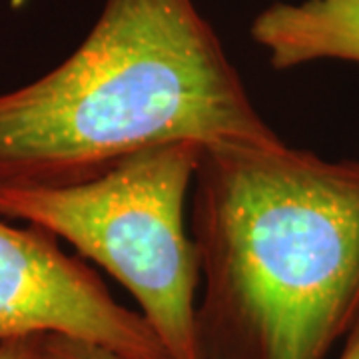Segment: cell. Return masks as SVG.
I'll use <instances>...</instances> for the list:
<instances>
[{"label": "cell", "mask_w": 359, "mask_h": 359, "mask_svg": "<svg viewBox=\"0 0 359 359\" xmlns=\"http://www.w3.org/2000/svg\"><path fill=\"white\" fill-rule=\"evenodd\" d=\"M174 142L283 140L194 0H106L62 65L0 94V192L76 186Z\"/></svg>", "instance_id": "6da1fadb"}, {"label": "cell", "mask_w": 359, "mask_h": 359, "mask_svg": "<svg viewBox=\"0 0 359 359\" xmlns=\"http://www.w3.org/2000/svg\"><path fill=\"white\" fill-rule=\"evenodd\" d=\"M192 242L204 359H327L359 325V160L204 148Z\"/></svg>", "instance_id": "7a4b0ae2"}, {"label": "cell", "mask_w": 359, "mask_h": 359, "mask_svg": "<svg viewBox=\"0 0 359 359\" xmlns=\"http://www.w3.org/2000/svg\"><path fill=\"white\" fill-rule=\"evenodd\" d=\"M202 152L200 144L174 142L76 186L0 192V218L28 222L74 245L128 290L170 359H204L200 266L184 222Z\"/></svg>", "instance_id": "3957f363"}, {"label": "cell", "mask_w": 359, "mask_h": 359, "mask_svg": "<svg viewBox=\"0 0 359 359\" xmlns=\"http://www.w3.org/2000/svg\"><path fill=\"white\" fill-rule=\"evenodd\" d=\"M58 334L120 359H170L146 318L118 304L96 269L39 226L0 219V346Z\"/></svg>", "instance_id": "277c9868"}, {"label": "cell", "mask_w": 359, "mask_h": 359, "mask_svg": "<svg viewBox=\"0 0 359 359\" xmlns=\"http://www.w3.org/2000/svg\"><path fill=\"white\" fill-rule=\"evenodd\" d=\"M250 32L276 70L327 58L359 62V0L276 2L257 14Z\"/></svg>", "instance_id": "5b68a950"}, {"label": "cell", "mask_w": 359, "mask_h": 359, "mask_svg": "<svg viewBox=\"0 0 359 359\" xmlns=\"http://www.w3.org/2000/svg\"><path fill=\"white\" fill-rule=\"evenodd\" d=\"M34 359H120L112 351L58 334L39 335Z\"/></svg>", "instance_id": "8992f818"}, {"label": "cell", "mask_w": 359, "mask_h": 359, "mask_svg": "<svg viewBox=\"0 0 359 359\" xmlns=\"http://www.w3.org/2000/svg\"><path fill=\"white\" fill-rule=\"evenodd\" d=\"M36 339H39V335L4 341L0 346V359H34Z\"/></svg>", "instance_id": "52a82bcc"}, {"label": "cell", "mask_w": 359, "mask_h": 359, "mask_svg": "<svg viewBox=\"0 0 359 359\" xmlns=\"http://www.w3.org/2000/svg\"><path fill=\"white\" fill-rule=\"evenodd\" d=\"M339 359H359V325L347 335L346 346H344Z\"/></svg>", "instance_id": "ba28073f"}]
</instances>
